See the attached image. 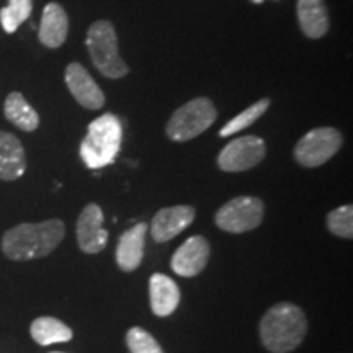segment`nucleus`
Wrapping results in <instances>:
<instances>
[{
    "mask_svg": "<svg viewBox=\"0 0 353 353\" xmlns=\"http://www.w3.org/2000/svg\"><path fill=\"white\" fill-rule=\"evenodd\" d=\"M65 228L61 219L23 223L8 229L2 237V252L15 262L43 259L64 239Z\"/></svg>",
    "mask_w": 353,
    "mask_h": 353,
    "instance_id": "obj_1",
    "label": "nucleus"
},
{
    "mask_svg": "<svg viewBox=\"0 0 353 353\" xmlns=\"http://www.w3.org/2000/svg\"><path fill=\"white\" fill-rule=\"evenodd\" d=\"M260 341L272 353H290L301 345L307 334V319L296 304L281 301L265 312L259 325Z\"/></svg>",
    "mask_w": 353,
    "mask_h": 353,
    "instance_id": "obj_2",
    "label": "nucleus"
},
{
    "mask_svg": "<svg viewBox=\"0 0 353 353\" xmlns=\"http://www.w3.org/2000/svg\"><path fill=\"white\" fill-rule=\"evenodd\" d=\"M123 125L117 114L105 113L88 125L81 144V157L88 169H103L112 164L121 149Z\"/></svg>",
    "mask_w": 353,
    "mask_h": 353,
    "instance_id": "obj_3",
    "label": "nucleus"
},
{
    "mask_svg": "<svg viewBox=\"0 0 353 353\" xmlns=\"http://www.w3.org/2000/svg\"><path fill=\"white\" fill-rule=\"evenodd\" d=\"M87 50L92 63L108 79H121L130 72L118 51V37L112 21L99 20L90 25L87 33Z\"/></svg>",
    "mask_w": 353,
    "mask_h": 353,
    "instance_id": "obj_4",
    "label": "nucleus"
},
{
    "mask_svg": "<svg viewBox=\"0 0 353 353\" xmlns=\"http://www.w3.org/2000/svg\"><path fill=\"white\" fill-rule=\"evenodd\" d=\"M216 117L218 112L210 99H193L175 110L167 123L165 132L175 143H187L208 130L216 121Z\"/></svg>",
    "mask_w": 353,
    "mask_h": 353,
    "instance_id": "obj_5",
    "label": "nucleus"
},
{
    "mask_svg": "<svg viewBox=\"0 0 353 353\" xmlns=\"http://www.w3.org/2000/svg\"><path fill=\"white\" fill-rule=\"evenodd\" d=\"M343 144L342 132L335 128L324 126L311 130L294 145V159L299 165L314 169L330 161L341 151Z\"/></svg>",
    "mask_w": 353,
    "mask_h": 353,
    "instance_id": "obj_6",
    "label": "nucleus"
},
{
    "mask_svg": "<svg viewBox=\"0 0 353 353\" xmlns=\"http://www.w3.org/2000/svg\"><path fill=\"white\" fill-rule=\"evenodd\" d=\"M265 205L257 196H236L223 205L214 214V223L221 231L242 234L257 229L263 221Z\"/></svg>",
    "mask_w": 353,
    "mask_h": 353,
    "instance_id": "obj_7",
    "label": "nucleus"
},
{
    "mask_svg": "<svg viewBox=\"0 0 353 353\" xmlns=\"http://www.w3.org/2000/svg\"><path fill=\"white\" fill-rule=\"evenodd\" d=\"M267 145L257 136H242L229 143L218 156V167L223 172H245L263 161Z\"/></svg>",
    "mask_w": 353,
    "mask_h": 353,
    "instance_id": "obj_8",
    "label": "nucleus"
},
{
    "mask_svg": "<svg viewBox=\"0 0 353 353\" xmlns=\"http://www.w3.org/2000/svg\"><path fill=\"white\" fill-rule=\"evenodd\" d=\"M210 244L203 236H192L172 255L170 267L176 275L192 278L205 270L210 260Z\"/></svg>",
    "mask_w": 353,
    "mask_h": 353,
    "instance_id": "obj_9",
    "label": "nucleus"
},
{
    "mask_svg": "<svg viewBox=\"0 0 353 353\" xmlns=\"http://www.w3.org/2000/svg\"><path fill=\"white\" fill-rule=\"evenodd\" d=\"M103 213L95 203H88L77 219V242L82 252L99 254L108 242V231L103 229Z\"/></svg>",
    "mask_w": 353,
    "mask_h": 353,
    "instance_id": "obj_10",
    "label": "nucleus"
},
{
    "mask_svg": "<svg viewBox=\"0 0 353 353\" xmlns=\"http://www.w3.org/2000/svg\"><path fill=\"white\" fill-rule=\"evenodd\" d=\"M64 79L70 95L77 100L79 105H82L87 110H100L103 107V92L82 64L70 63L65 68Z\"/></svg>",
    "mask_w": 353,
    "mask_h": 353,
    "instance_id": "obj_11",
    "label": "nucleus"
},
{
    "mask_svg": "<svg viewBox=\"0 0 353 353\" xmlns=\"http://www.w3.org/2000/svg\"><path fill=\"white\" fill-rule=\"evenodd\" d=\"M195 219V208L187 205L170 206V208L159 210L151 223L152 239L164 244L183 232Z\"/></svg>",
    "mask_w": 353,
    "mask_h": 353,
    "instance_id": "obj_12",
    "label": "nucleus"
},
{
    "mask_svg": "<svg viewBox=\"0 0 353 353\" xmlns=\"http://www.w3.org/2000/svg\"><path fill=\"white\" fill-rule=\"evenodd\" d=\"M148 231V224L138 223L120 236L117 245V263L123 272H134L143 262Z\"/></svg>",
    "mask_w": 353,
    "mask_h": 353,
    "instance_id": "obj_13",
    "label": "nucleus"
},
{
    "mask_svg": "<svg viewBox=\"0 0 353 353\" xmlns=\"http://www.w3.org/2000/svg\"><path fill=\"white\" fill-rule=\"evenodd\" d=\"M69 19L68 13L59 3L51 2L44 7L41 25H39V41L50 50L61 48L68 38Z\"/></svg>",
    "mask_w": 353,
    "mask_h": 353,
    "instance_id": "obj_14",
    "label": "nucleus"
},
{
    "mask_svg": "<svg viewBox=\"0 0 353 353\" xmlns=\"http://www.w3.org/2000/svg\"><path fill=\"white\" fill-rule=\"evenodd\" d=\"M26 156L20 139L7 131H0V180L13 182L25 174Z\"/></svg>",
    "mask_w": 353,
    "mask_h": 353,
    "instance_id": "obj_15",
    "label": "nucleus"
},
{
    "mask_svg": "<svg viewBox=\"0 0 353 353\" xmlns=\"http://www.w3.org/2000/svg\"><path fill=\"white\" fill-rule=\"evenodd\" d=\"M149 298H151V309L159 317H167L174 314L180 304L179 285L164 273H154L149 280Z\"/></svg>",
    "mask_w": 353,
    "mask_h": 353,
    "instance_id": "obj_16",
    "label": "nucleus"
},
{
    "mask_svg": "<svg viewBox=\"0 0 353 353\" xmlns=\"http://www.w3.org/2000/svg\"><path fill=\"white\" fill-rule=\"evenodd\" d=\"M298 21L304 37L321 39L329 32V13L324 0H298Z\"/></svg>",
    "mask_w": 353,
    "mask_h": 353,
    "instance_id": "obj_17",
    "label": "nucleus"
},
{
    "mask_svg": "<svg viewBox=\"0 0 353 353\" xmlns=\"http://www.w3.org/2000/svg\"><path fill=\"white\" fill-rule=\"evenodd\" d=\"M3 113L7 120L15 125L19 130L33 132L39 126V114L32 105L25 100L20 92H12L7 95L6 105H3Z\"/></svg>",
    "mask_w": 353,
    "mask_h": 353,
    "instance_id": "obj_18",
    "label": "nucleus"
},
{
    "mask_svg": "<svg viewBox=\"0 0 353 353\" xmlns=\"http://www.w3.org/2000/svg\"><path fill=\"white\" fill-rule=\"evenodd\" d=\"M30 334L38 345H52V343H64L72 341L74 332L69 325L56 317H38L30 325Z\"/></svg>",
    "mask_w": 353,
    "mask_h": 353,
    "instance_id": "obj_19",
    "label": "nucleus"
},
{
    "mask_svg": "<svg viewBox=\"0 0 353 353\" xmlns=\"http://www.w3.org/2000/svg\"><path fill=\"white\" fill-rule=\"evenodd\" d=\"M33 0H8V6L0 10V25L6 33H15L20 25L30 19Z\"/></svg>",
    "mask_w": 353,
    "mask_h": 353,
    "instance_id": "obj_20",
    "label": "nucleus"
},
{
    "mask_svg": "<svg viewBox=\"0 0 353 353\" xmlns=\"http://www.w3.org/2000/svg\"><path fill=\"white\" fill-rule=\"evenodd\" d=\"M268 108H270V99L259 100L257 103L250 105L249 108L244 110V112L237 114V117H234L232 120L228 123V125H224L223 128H221L219 136L221 138H228V136L236 134V132H239L242 130H245V128L252 126L254 123L257 121Z\"/></svg>",
    "mask_w": 353,
    "mask_h": 353,
    "instance_id": "obj_21",
    "label": "nucleus"
},
{
    "mask_svg": "<svg viewBox=\"0 0 353 353\" xmlns=\"http://www.w3.org/2000/svg\"><path fill=\"white\" fill-rule=\"evenodd\" d=\"M327 228L334 236L342 239L353 237V206L343 205L330 211L327 214Z\"/></svg>",
    "mask_w": 353,
    "mask_h": 353,
    "instance_id": "obj_22",
    "label": "nucleus"
},
{
    "mask_svg": "<svg viewBox=\"0 0 353 353\" xmlns=\"http://www.w3.org/2000/svg\"><path fill=\"white\" fill-rule=\"evenodd\" d=\"M126 345L131 353H164L156 339L138 325L128 330Z\"/></svg>",
    "mask_w": 353,
    "mask_h": 353,
    "instance_id": "obj_23",
    "label": "nucleus"
},
{
    "mask_svg": "<svg viewBox=\"0 0 353 353\" xmlns=\"http://www.w3.org/2000/svg\"><path fill=\"white\" fill-rule=\"evenodd\" d=\"M250 2H254V3H262L263 0H250Z\"/></svg>",
    "mask_w": 353,
    "mask_h": 353,
    "instance_id": "obj_24",
    "label": "nucleus"
},
{
    "mask_svg": "<svg viewBox=\"0 0 353 353\" xmlns=\"http://www.w3.org/2000/svg\"><path fill=\"white\" fill-rule=\"evenodd\" d=\"M51 353H64V352H51Z\"/></svg>",
    "mask_w": 353,
    "mask_h": 353,
    "instance_id": "obj_25",
    "label": "nucleus"
},
{
    "mask_svg": "<svg viewBox=\"0 0 353 353\" xmlns=\"http://www.w3.org/2000/svg\"><path fill=\"white\" fill-rule=\"evenodd\" d=\"M275 2H280V0H275Z\"/></svg>",
    "mask_w": 353,
    "mask_h": 353,
    "instance_id": "obj_26",
    "label": "nucleus"
}]
</instances>
